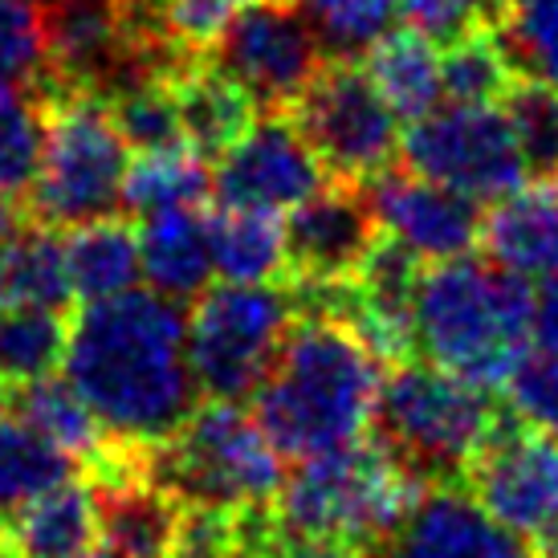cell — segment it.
<instances>
[{
  "label": "cell",
  "mask_w": 558,
  "mask_h": 558,
  "mask_svg": "<svg viewBox=\"0 0 558 558\" xmlns=\"http://www.w3.org/2000/svg\"><path fill=\"white\" fill-rule=\"evenodd\" d=\"M65 379L114 445L151 449L196 412L187 318L156 290L86 302L65 339Z\"/></svg>",
  "instance_id": "cell-1"
},
{
  "label": "cell",
  "mask_w": 558,
  "mask_h": 558,
  "mask_svg": "<svg viewBox=\"0 0 558 558\" xmlns=\"http://www.w3.org/2000/svg\"><path fill=\"white\" fill-rule=\"evenodd\" d=\"M379 388L384 375L372 347L339 318L306 314L281 339L253 416L281 457L311 461L363 440Z\"/></svg>",
  "instance_id": "cell-2"
},
{
  "label": "cell",
  "mask_w": 558,
  "mask_h": 558,
  "mask_svg": "<svg viewBox=\"0 0 558 558\" xmlns=\"http://www.w3.org/2000/svg\"><path fill=\"white\" fill-rule=\"evenodd\" d=\"M530 298L526 278L494 262H433L412 290L416 351L473 388H501L526 355Z\"/></svg>",
  "instance_id": "cell-3"
},
{
  "label": "cell",
  "mask_w": 558,
  "mask_h": 558,
  "mask_svg": "<svg viewBox=\"0 0 558 558\" xmlns=\"http://www.w3.org/2000/svg\"><path fill=\"white\" fill-rule=\"evenodd\" d=\"M428 485L379 445H351L298 461L281 481L269 530L281 543L323 546L363 558L403 513L416 506Z\"/></svg>",
  "instance_id": "cell-4"
},
{
  "label": "cell",
  "mask_w": 558,
  "mask_h": 558,
  "mask_svg": "<svg viewBox=\"0 0 558 558\" xmlns=\"http://www.w3.org/2000/svg\"><path fill=\"white\" fill-rule=\"evenodd\" d=\"M489 396L433 363L400 359L379 388L375 445L424 485H457L510 416Z\"/></svg>",
  "instance_id": "cell-5"
},
{
  "label": "cell",
  "mask_w": 558,
  "mask_h": 558,
  "mask_svg": "<svg viewBox=\"0 0 558 558\" xmlns=\"http://www.w3.org/2000/svg\"><path fill=\"white\" fill-rule=\"evenodd\" d=\"M143 477L156 481L184 510L253 513L281 489V452L241 403L208 400L184 428L143 449Z\"/></svg>",
  "instance_id": "cell-6"
},
{
  "label": "cell",
  "mask_w": 558,
  "mask_h": 558,
  "mask_svg": "<svg viewBox=\"0 0 558 558\" xmlns=\"http://www.w3.org/2000/svg\"><path fill=\"white\" fill-rule=\"evenodd\" d=\"M41 90V86H37ZM46 147L29 184V217L46 229H78L123 213L126 140L110 102L86 90H41Z\"/></svg>",
  "instance_id": "cell-7"
},
{
  "label": "cell",
  "mask_w": 558,
  "mask_h": 558,
  "mask_svg": "<svg viewBox=\"0 0 558 558\" xmlns=\"http://www.w3.org/2000/svg\"><path fill=\"white\" fill-rule=\"evenodd\" d=\"M294 314L298 294L274 281H225L217 290H204L187 314V363L204 400L241 403L245 396H257Z\"/></svg>",
  "instance_id": "cell-8"
},
{
  "label": "cell",
  "mask_w": 558,
  "mask_h": 558,
  "mask_svg": "<svg viewBox=\"0 0 558 558\" xmlns=\"http://www.w3.org/2000/svg\"><path fill=\"white\" fill-rule=\"evenodd\" d=\"M290 119L323 159L330 180L367 184L391 168L400 151L396 110L375 90L367 65L355 53H330L311 86L298 94Z\"/></svg>",
  "instance_id": "cell-9"
},
{
  "label": "cell",
  "mask_w": 558,
  "mask_h": 558,
  "mask_svg": "<svg viewBox=\"0 0 558 558\" xmlns=\"http://www.w3.org/2000/svg\"><path fill=\"white\" fill-rule=\"evenodd\" d=\"M204 62L236 82L262 114H290L323 70V33L294 0H253L204 49Z\"/></svg>",
  "instance_id": "cell-10"
},
{
  "label": "cell",
  "mask_w": 558,
  "mask_h": 558,
  "mask_svg": "<svg viewBox=\"0 0 558 558\" xmlns=\"http://www.w3.org/2000/svg\"><path fill=\"white\" fill-rule=\"evenodd\" d=\"M400 156L408 171L477 204L501 201L530 180L526 156L501 107H436L408 126Z\"/></svg>",
  "instance_id": "cell-11"
},
{
  "label": "cell",
  "mask_w": 558,
  "mask_h": 558,
  "mask_svg": "<svg viewBox=\"0 0 558 558\" xmlns=\"http://www.w3.org/2000/svg\"><path fill=\"white\" fill-rule=\"evenodd\" d=\"M330 184V171L314 156L290 114H262L245 135L217 159L213 192L220 208L281 213L306 204Z\"/></svg>",
  "instance_id": "cell-12"
},
{
  "label": "cell",
  "mask_w": 558,
  "mask_h": 558,
  "mask_svg": "<svg viewBox=\"0 0 558 558\" xmlns=\"http://www.w3.org/2000/svg\"><path fill=\"white\" fill-rule=\"evenodd\" d=\"M465 481L481 510L518 538L558 526V445L513 416L473 457Z\"/></svg>",
  "instance_id": "cell-13"
},
{
  "label": "cell",
  "mask_w": 558,
  "mask_h": 558,
  "mask_svg": "<svg viewBox=\"0 0 558 558\" xmlns=\"http://www.w3.org/2000/svg\"><path fill=\"white\" fill-rule=\"evenodd\" d=\"M379 236L384 229L375 220L367 187L335 180L306 204H298L286 225L290 278H298V286L355 278Z\"/></svg>",
  "instance_id": "cell-14"
},
{
  "label": "cell",
  "mask_w": 558,
  "mask_h": 558,
  "mask_svg": "<svg viewBox=\"0 0 558 558\" xmlns=\"http://www.w3.org/2000/svg\"><path fill=\"white\" fill-rule=\"evenodd\" d=\"M367 201L379 229L412 248L420 262L465 257L481 241V208L452 187H440L408 168H388L367 180Z\"/></svg>",
  "instance_id": "cell-15"
},
{
  "label": "cell",
  "mask_w": 558,
  "mask_h": 558,
  "mask_svg": "<svg viewBox=\"0 0 558 558\" xmlns=\"http://www.w3.org/2000/svg\"><path fill=\"white\" fill-rule=\"evenodd\" d=\"M363 558H534L461 485H428Z\"/></svg>",
  "instance_id": "cell-16"
},
{
  "label": "cell",
  "mask_w": 558,
  "mask_h": 558,
  "mask_svg": "<svg viewBox=\"0 0 558 558\" xmlns=\"http://www.w3.org/2000/svg\"><path fill=\"white\" fill-rule=\"evenodd\" d=\"M94 501H98V534L119 558H171L180 538L184 506L163 494L156 481L143 477V449L110 452L102 469H94Z\"/></svg>",
  "instance_id": "cell-17"
},
{
  "label": "cell",
  "mask_w": 558,
  "mask_h": 558,
  "mask_svg": "<svg viewBox=\"0 0 558 558\" xmlns=\"http://www.w3.org/2000/svg\"><path fill=\"white\" fill-rule=\"evenodd\" d=\"M481 248L489 262L522 274L543 278L558 265V184L534 180L513 187L510 196L494 201V208L481 217Z\"/></svg>",
  "instance_id": "cell-18"
},
{
  "label": "cell",
  "mask_w": 558,
  "mask_h": 558,
  "mask_svg": "<svg viewBox=\"0 0 558 558\" xmlns=\"http://www.w3.org/2000/svg\"><path fill=\"white\" fill-rule=\"evenodd\" d=\"M143 278L156 294L171 302H192L213 281V245H208V217L201 208H163L140 217Z\"/></svg>",
  "instance_id": "cell-19"
},
{
  "label": "cell",
  "mask_w": 558,
  "mask_h": 558,
  "mask_svg": "<svg viewBox=\"0 0 558 558\" xmlns=\"http://www.w3.org/2000/svg\"><path fill=\"white\" fill-rule=\"evenodd\" d=\"M94 534H98L94 485L74 477L25 501L9 518V550L21 558H78L94 546Z\"/></svg>",
  "instance_id": "cell-20"
},
{
  "label": "cell",
  "mask_w": 558,
  "mask_h": 558,
  "mask_svg": "<svg viewBox=\"0 0 558 558\" xmlns=\"http://www.w3.org/2000/svg\"><path fill=\"white\" fill-rule=\"evenodd\" d=\"M171 90H175L184 140L204 159H220L253 126V110L257 107L248 102V94L225 74H217L204 58L180 70L171 78Z\"/></svg>",
  "instance_id": "cell-21"
},
{
  "label": "cell",
  "mask_w": 558,
  "mask_h": 558,
  "mask_svg": "<svg viewBox=\"0 0 558 558\" xmlns=\"http://www.w3.org/2000/svg\"><path fill=\"white\" fill-rule=\"evenodd\" d=\"M213 269L233 286H269L290 278L286 225L262 208H220L208 217Z\"/></svg>",
  "instance_id": "cell-22"
},
{
  "label": "cell",
  "mask_w": 558,
  "mask_h": 558,
  "mask_svg": "<svg viewBox=\"0 0 558 558\" xmlns=\"http://www.w3.org/2000/svg\"><path fill=\"white\" fill-rule=\"evenodd\" d=\"M65 274L70 290L82 302H102V298L126 294L143 278L140 229L123 217L86 220L65 236Z\"/></svg>",
  "instance_id": "cell-23"
},
{
  "label": "cell",
  "mask_w": 558,
  "mask_h": 558,
  "mask_svg": "<svg viewBox=\"0 0 558 558\" xmlns=\"http://www.w3.org/2000/svg\"><path fill=\"white\" fill-rule=\"evenodd\" d=\"M367 74L375 90L384 94V102L396 110V119L416 123L424 114H433L445 98L440 86V53L428 37L412 29H384L367 46Z\"/></svg>",
  "instance_id": "cell-24"
},
{
  "label": "cell",
  "mask_w": 558,
  "mask_h": 558,
  "mask_svg": "<svg viewBox=\"0 0 558 558\" xmlns=\"http://www.w3.org/2000/svg\"><path fill=\"white\" fill-rule=\"evenodd\" d=\"M13 412L21 424H29L37 436H46L49 445H58L62 452H70L74 461L98 469L110 457L114 440L107 436V428L98 424L86 400H82L70 379H37L25 388L13 391Z\"/></svg>",
  "instance_id": "cell-25"
},
{
  "label": "cell",
  "mask_w": 558,
  "mask_h": 558,
  "mask_svg": "<svg viewBox=\"0 0 558 558\" xmlns=\"http://www.w3.org/2000/svg\"><path fill=\"white\" fill-rule=\"evenodd\" d=\"M213 196V168L192 143L135 151L123 180V213L151 217L163 208H201Z\"/></svg>",
  "instance_id": "cell-26"
},
{
  "label": "cell",
  "mask_w": 558,
  "mask_h": 558,
  "mask_svg": "<svg viewBox=\"0 0 558 558\" xmlns=\"http://www.w3.org/2000/svg\"><path fill=\"white\" fill-rule=\"evenodd\" d=\"M74 298L65 274V241L29 220L13 241L0 245V306H49L65 311Z\"/></svg>",
  "instance_id": "cell-27"
},
{
  "label": "cell",
  "mask_w": 558,
  "mask_h": 558,
  "mask_svg": "<svg viewBox=\"0 0 558 558\" xmlns=\"http://www.w3.org/2000/svg\"><path fill=\"white\" fill-rule=\"evenodd\" d=\"M70 323L49 306H0V384L25 388L65 359Z\"/></svg>",
  "instance_id": "cell-28"
},
{
  "label": "cell",
  "mask_w": 558,
  "mask_h": 558,
  "mask_svg": "<svg viewBox=\"0 0 558 558\" xmlns=\"http://www.w3.org/2000/svg\"><path fill=\"white\" fill-rule=\"evenodd\" d=\"M489 33L513 78L558 90V0H506Z\"/></svg>",
  "instance_id": "cell-29"
},
{
  "label": "cell",
  "mask_w": 558,
  "mask_h": 558,
  "mask_svg": "<svg viewBox=\"0 0 558 558\" xmlns=\"http://www.w3.org/2000/svg\"><path fill=\"white\" fill-rule=\"evenodd\" d=\"M78 461L21 420H0V510H21L74 477Z\"/></svg>",
  "instance_id": "cell-30"
},
{
  "label": "cell",
  "mask_w": 558,
  "mask_h": 558,
  "mask_svg": "<svg viewBox=\"0 0 558 558\" xmlns=\"http://www.w3.org/2000/svg\"><path fill=\"white\" fill-rule=\"evenodd\" d=\"M46 147V102L37 86L0 82V192H29Z\"/></svg>",
  "instance_id": "cell-31"
},
{
  "label": "cell",
  "mask_w": 558,
  "mask_h": 558,
  "mask_svg": "<svg viewBox=\"0 0 558 558\" xmlns=\"http://www.w3.org/2000/svg\"><path fill=\"white\" fill-rule=\"evenodd\" d=\"M440 86L461 107H501L506 94L518 86L506 53L497 49L494 33L477 29L445 49L440 58Z\"/></svg>",
  "instance_id": "cell-32"
},
{
  "label": "cell",
  "mask_w": 558,
  "mask_h": 558,
  "mask_svg": "<svg viewBox=\"0 0 558 558\" xmlns=\"http://www.w3.org/2000/svg\"><path fill=\"white\" fill-rule=\"evenodd\" d=\"M107 102L131 151H163V147L187 143L171 82H140L131 90L110 94Z\"/></svg>",
  "instance_id": "cell-33"
},
{
  "label": "cell",
  "mask_w": 558,
  "mask_h": 558,
  "mask_svg": "<svg viewBox=\"0 0 558 558\" xmlns=\"http://www.w3.org/2000/svg\"><path fill=\"white\" fill-rule=\"evenodd\" d=\"M506 119H510L518 147L526 156L534 180H555L558 171V90L543 82H518L506 94Z\"/></svg>",
  "instance_id": "cell-34"
},
{
  "label": "cell",
  "mask_w": 558,
  "mask_h": 558,
  "mask_svg": "<svg viewBox=\"0 0 558 558\" xmlns=\"http://www.w3.org/2000/svg\"><path fill=\"white\" fill-rule=\"evenodd\" d=\"M46 70V4L0 0V82L33 86Z\"/></svg>",
  "instance_id": "cell-35"
},
{
  "label": "cell",
  "mask_w": 558,
  "mask_h": 558,
  "mask_svg": "<svg viewBox=\"0 0 558 558\" xmlns=\"http://www.w3.org/2000/svg\"><path fill=\"white\" fill-rule=\"evenodd\" d=\"M294 4L311 13L330 53H355L359 58V49H367L388 29L400 0H294Z\"/></svg>",
  "instance_id": "cell-36"
},
{
  "label": "cell",
  "mask_w": 558,
  "mask_h": 558,
  "mask_svg": "<svg viewBox=\"0 0 558 558\" xmlns=\"http://www.w3.org/2000/svg\"><path fill=\"white\" fill-rule=\"evenodd\" d=\"M506 403L518 424L534 433H558V351L538 347L518 359V367L506 379Z\"/></svg>",
  "instance_id": "cell-37"
},
{
  "label": "cell",
  "mask_w": 558,
  "mask_h": 558,
  "mask_svg": "<svg viewBox=\"0 0 558 558\" xmlns=\"http://www.w3.org/2000/svg\"><path fill=\"white\" fill-rule=\"evenodd\" d=\"M248 4L253 0H151V13L180 53L204 58V49L217 41L220 29Z\"/></svg>",
  "instance_id": "cell-38"
},
{
  "label": "cell",
  "mask_w": 558,
  "mask_h": 558,
  "mask_svg": "<svg viewBox=\"0 0 558 558\" xmlns=\"http://www.w3.org/2000/svg\"><path fill=\"white\" fill-rule=\"evenodd\" d=\"M530 339L558 351V265L546 269L530 298Z\"/></svg>",
  "instance_id": "cell-39"
},
{
  "label": "cell",
  "mask_w": 558,
  "mask_h": 558,
  "mask_svg": "<svg viewBox=\"0 0 558 558\" xmlns=\"http://www.w3.org/2000/svg\"><path fill=\"white\" fill-rule=\"evenodd\" d=\"M29 220V204H21V196H13V192H0V245L13 241Z\"/></svg>",
  "instance_id": "cell-40"
},
{
  "label": "cell",
  "mask_w": 558,
  "mask_h": 558,
  "mask_svg": "<svg viewBox=\"0 0 558 558\" xmlns=\"http://www.w3.org/2000/svg\"><path fill=\"white\" fill-rule=\"evenodd\" d=\"M534 558H558V526H550V530H543V534H538Z\"/></svg>",
  "instance_id": "cell-41"
},
{
  "label": "cell",
  "mask_w": 558,
  "mask_h": 558,
  "mask_svg": "<svg viewBox=\"0 0 558 558\" xmlns=\"http://www.w3.org/2000/svg\"><path fill=\"white\" fill-rule=\"evenodd\" d=\"M78 558H119V555H114V550H110V546L102 543V546H90V550H82Z\"/></svg>",
  "instance_id": "cell-42"
},
{
  "label": "cell",
  "mask_w": 558,
  "mask_h": 558,
  "mask_svg": "<svg viewBox=\"0 0 558 558\" xmlns=\"http://www.w3.org/2000/svg\"><path fill=\"white\" fill-rule=\"evenodd\" d=\"M0 550H9V518L0 510Z\"/></svg>",
  "instance_id": "cell-43"
},
{
  "label": "cell",
  "mask_w": 558,
  "mask_h": 558,
  "mask_svg": "<svg viewBox=\"0 0 558 558\" xmlns=\"http://www.w3.org/2000/svg\"><path fill=\"white\" fill-rule=\"evenodd\" d=\"M9 403L13 400H9V391H4V384H0V416H4V408H9Z\"/></svg>",
  "instance_id": "cell-44"
},
{
  "label": "cell",
  "mask_w": 558,
  "mask_h": 558,
  "mask_svg": "<svg viewBox=\"0 0 558 558\" xmlns=\"http://www.w3.org/2000/svg\"><path fill=\"white\" fill-rule=\"evenodd\" d=\"M0 558H21L16 550H0Z\"/></svg>",
  "instance_id": "cell-45"
}]
</instances>
